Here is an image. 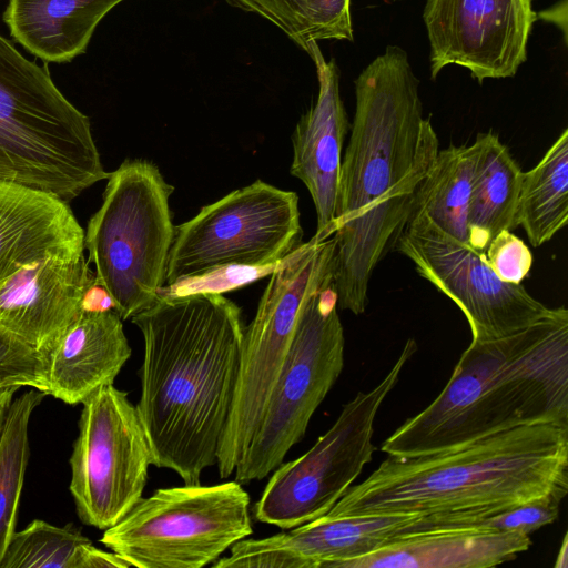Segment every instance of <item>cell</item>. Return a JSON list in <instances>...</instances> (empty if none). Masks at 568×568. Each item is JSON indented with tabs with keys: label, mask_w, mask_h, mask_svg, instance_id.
<instances>
[{
	"label": "cell",
	"mask_w": 568,
	"mask_h": 568,
	"mask_svg": "<svg viewBox=\"0 0 568 568\" xmlns=\"http://www.w3.org/2000/svg\"><path fill=\"white\" fill-rule=\"evenodd\" d=\"M354 84L334 220L333 286L338 306L361 315L373 272L407 224L439 140L423 116L418 79L402 48L388 45Z\"/></svg>",
	"instance_id": "6da1fadb"
},
{
	"label": "cell",
	"mask_w": 568,
	"mask_h": 568,
	"mask_svg": "<svg viewBox=\"0 0 568 568\" xmlns=\"http://www.w3.org/2000/svg\"><path fill=\"white\" fill-rule=\"evenodd\" d=\"M141 331V395L135 405L153 466L200 484L216 465L241 364V308L219 292L161 295L134 315Z\"/></svg>",
	"instance_id": "7a4b0ae2"
},
{
	"label": "cell",
	"mask_w": 568,
	"mask_h": 568,
	"mask_svg": "<svg viewBox=\"0 0 568 568\" xmlns=\"http://www.w3.org/2000/svg\"><path fill=\"white\" fill-rule=\"evenodd\" d=\"M568 491V426L517 427L462 447L388 456L327 511L335 516L419 514L460 520Z\"/></svg>",
	"instance_id": "3957f363"
},
{
	"label": "cell",
	"mask_w": 568,
	"mask_h": 568,
	"mask_svg": "<svg viewBox=\"0 0 568 568\" xmlns=\"http://www.w3.org/2000/svg\"><path fill=\"white\" fill-rule=\"evenodd\" d=\"M568 426V311L513 335L471 341L440 394L382 445L410 457L462 447L521 426Z\"/></svg>",
	"instance_id": "277c9868"
},
{
	"label": "cell",
	"mask_w": 568,
	"mask_h": 568,
	"mask_svg": "<svg viewBox=\"0 0 568 568\" xmlns=\"http://www.w3.org/2000/svg\"><path fill=\"white\" fill-rule=\"evenodd\" d=\"M108 175L89 118L0 33V181L69 202Z\"/></svg>",
	"instance_id": "5b68a950"
},
{
	"label": "cell",
	"mask_w": 568,
	"mask_h": 568,
	"mask_svg": "<svg viewBox=\"0 0 568 568\" xmlns=\"http://www.w3.org/2000/svg\"><path fill=\"white\" fill-rule=\"evenodd\" d=\"M106 179L102 204L88 222L84 248L95 284L125 321L152 306L165 286L175 233L169 205L174 187L142 159L123 161Z\"/></svg>",
	"instance_id": "8992f818"
},
{
	"label": "cell",
	"mask_w": 568,
	"mask_h": 568,
	"mask_svg": "<svg viewBox=\"0 0 568 568\" xmlns=\"http://www.w3.org/2000/svg\"><path fill=\"white\" fill-rule=\"evenodd\" d=\"M243 485L184 484L142 497L101 542L138 568H202L253 534Z\"/></svg>",
	"instance_id": "52a82bcc"
},
{
	"label": "cell",
	"mask_w": 568,
	"mask_h": 568,
	"mask_svg": "<svg viewBox=\"0 0 568 568\" xmlns=\"http://www.w3.org/2000/svg\"><path fill=\"white\" fill-rule=\"evenodd\" d=\"M335 254L333 235H314L272 271L255 316L244 327L236 394L217 454L221 478L234 474L253 438L304 305L333 285Z\"/></svg>",
	"instance_id": "ba28073f"
},
{
	"label": "cell",
	"mask_w": 568,
	"mask_h": 568,
	"mask_svg": "<svg viewBox=\"0 0 568 568\" xmlns=\"http://www.w3.org/2000/svg\"><path fill=\"white\" fill-rule=\"evenodd\" d=\"M302 237L297 194L257 180L175 226L165 285L223 268H274Z\"/></svg>",
	"instance_id": "9c48e42d"
},
{
	"label": "cell",
	"mask_w": 568,
	"mask_h": 568,
	"mask_svg": "<svg viewBox=\"0 0 568 568\" xmlns=\"http://www.w3.org/2000/svg\"><path fill=\"white\" fill-rule=\"evenodd\" d=\"M337 307L333 285L304 305L258 426L234 470L240 484L264 479L283 463L339 377L345 338Z\"/></svg>",
	"instance_id": "30bf717a"
},
{
	"label": "cell",
	"mask_w": 568,
	"mask_h": 568,
	"mask_svg": "<svg viewBox=\"0 0 568 568\" xmlns=\"http://www.w3.org/2000/svg\"><path fill=\"white\" fill-rule=\"evenodd\" d=\"M417 349L409 338L387 375L342 408L332 427L304 455L273 470L253 515L287 530L326 514L372 460L374 422L384 399Z\"/></svg>",
	"instance_id": "8fae6325"
},
{
	"label": "cell",
	"mask_w": 568,
	"mask_h": 568,
	"mask_svg": "<svg viewBox=\"0 0 568 568\" xmlns=\"http://www.w3.org/2000/svg\"><path fill=\"white\" fill-rule=\"evenodd\" d=\"M82 405L69 488L82 523L105 530L142 498L152 450L126 392L108 384Z\"/></svg>",
	"instance_id": "7c38bea8"
},
{
	"label": "cell",
	"mask_w": 568,
	"mask_h": 568,
	"mask_svg": "<svg viewBox=\"0 0 568 568\" xmlns=\"http://www.w3.org/2000/svg\"><path fill=\"white\" fill-rule=\"evenodd\" d=\"M395 246L415 271L464 313L471 341L513 335L550 314L521 284L501 281L484 253L439 230L425 214L412 213Z\"/></svg>",
	"instance_id": "4fadbf2b"
},
{
	"label": "cell",
	"mask_w": 568,
	"mask_h": 568,
	"mask_svg": "<svg viewBox=\"0 0 568 568\" xmlns=\"http://www.w3.org/2000/svg\"><path fill=\"white\" fill-rule=\"evenodd\" d=\"M423 19L432 79L455 64L481 83L517 73L537 14L532 0H426Z\"/></svg>",
	"instance_id": "5bb4252c"
},
{
	"label": "cell",
	"mask_w": 568,
	"mask_h": 568,
	"mask_svg": "<svg viewBox=\"0 0 568 568\" xmlns=\"http://www.w3.org/2000/svg\"><path fill=\"white\" fill-rule=\"evenodd\" d=\"M424 515H347L328 513L270 537L242 539L213 568H337L339 564L420 532Z\"/></svg>",
	"instance_id": "9a60e30c"
},
{
	"label": "cell",
	"mask_w": 568,
	"mask_h": 568,
	"mask_svg": "<svg viewBox=\"0 0 568 568\" xmlns=\"http://www.w3.org/2000/svg\"><path fill=\"white\" fill-rule=\"evenodd\" d=\"M94 273L84 255L48 257L22 267L0 290V332L42 354L82 314Z\"/></svg>",
	"instance_id": "2e32d148"
},
{
	"label": "cell",
	"mask_w": 568,
	"mask_h": 568,
	"mask_svg": "<svg viewBox=\"0 0 568 568\" xmlns=\"http://www.w3.org/2000/svg\"><path fill=\"white\" fill-rule=\"evenodd\" d=\"M305 52L316 68L318 94L296 123L290 173L310 192L317 217L315 236L325 240L334 234L342 150L349 124L335 60L324 58L317 41L308 42Z\"/></svg>",
	"instance_id": "e0dca14e"
},
{
	"label": "cell",
	"mask_w": 568,
	"mask_h": 568,
	"mask_svg": "<svg viewBox=\"0 0 568 568\" xmlns=\"http://www.w3.org/2000/svg\"><path fill=\"white\" fill-rule=\"evenodd\" d=\"M84 231L68 202L0 181V290L22 267L48 257L78 258Z\"/></svg>",
	"instance_id": "ac0fdd59"
},
{
	"label": "cell",
	"mask_w": 568,
	"mask_h": 568,
	"mask_svg": "<svg viewBox=\"0 0 568 568\" xmlns=\"http://www.w3.org/2000/svg\"><path fill=\"white\" fill-rule=\"evenodd\" d=\"M122 320L114 310L82 312L45 355L48 395L82 404L113 384L131 357Z\"/></svg>",
	"instance_id": "d6986e66"
},
{
	"label": "cell",
	"mask_w": 568,
	"mask_h": 568,
	"mask_svg": "<svg viewBox=\"0 0 568 568\" xmlns=\"http://www.w3.org/2000/svg\"><path fill=\"white\" fill-rule=\"evenodd\" d=\"M531 546L529 535L491 529H439L406 534L337 568H488Z\"/></svg>",
	"instance_id": "ffe728a7"
},
{
	"label": "cell",
	"mask_w": 568,
	"mask_h": 568,
	"mask_svg": "<svg viewBox=\"0 0 568 568\" xmlns=\"http://www.w3.org/2000/svg\"><path fill=\"white\" fill-rule=\"evenodd\" d=\"M124 0H8L2 19L13 41L45 63L87 51L102 19Z\"/></svg>",
	"instance_id": "44dd1931"
},
{
	"label": "cell",
	"mask_w": 568,
	"mask_h": 568,
	"mask_svg": "<svg viewBox=\"0 0 568 568\" xmlns=\"http://www.w3.org/2000/svg\"><path fill=\"white\" fill-rule=\"evenodd\" d=\"M475 141L478 153L467 215L468 245L484 253L498 232L518 226L524 172L496 133H479Z\"/></svg>",
	"instance_id": "7402d4cb"
},
{
	"label": "cell",
	"mask_w": 568,
	"mask_h": 568,
	"mask_svg": "<svg viewBox=\"0 0 568 568\" xmlns=\"http://www.w3.org/2000/svg\"><path fill=\"white\" fill-rule=\"evenodd\" d=\"M477 153L476 141L439 150L418 187L412 211L425 214L444 233L467 245V215Z\"/></svg>",
	"instance_id": "603a6c76"
},
{
	"label": "cell",
	"mask_w": 568,
	"mask_h": 568,
	"mask_svg": "<svg viewBox=\"0 0 568 568\" xmlns=\"http://www.w3.org/2000/svg\"><path fill=\"white\" fill-rule=\"evenodd\" d=\"M534 247L550 241L568 220V129L531 170L524 172L517 212Z\"/></svg>",
	"instance_id": "cb8c5ba5"
},
{
	"label": "cell",
	"mask_w": 568,
	"mask_h": 568,
	"mask_svg": "<svg viewBox=\"0 0 568 568\" xmlns=\"http://www.w3.org/2000/svg\"><path fill=\"white\" fill-rule=\"evenodd\" d=\"M129 568L114 551L94 547L72 524L64 527L34 519L14 532L0 568Z\"/></svg>",
	"instance_id": "d4e9b609"
},
{
	"label": "cell",
	"mask_w": 568,
	"mask_h": 568,
	"mask_svg": "<svg viewBox=\"0 0 568 568\" xmlns=\"http://www.w3.org/2000/svg\"><path fill=\"white\" fill-rule=\"evenodd\" d=\"M48 394L36 388L13 398L0 438V564L16 532L20 495L29 459V423Z\"/></svg>",
	"instance_id": "484cf974"
},
{
	"label": "cell",
	"mask_w": 568,
	"mask_h": 568,
	"mask_svg": "<svg viewBox=\"0 0 568 568\" xmlns=\"http://www.w3.org/2000/svg\"><path fill=\"white\" fill-rule=\"evenodd\" d=\"M230 6L258 16L291 39L302 50L316 41V0H223Z\"/></svg>",
	"instance_id": "4316f807"
},
{
	"label": "cell",
	"mask_w": 568,
	"mask_h": 568,
	"mask_svg": "<svg viewBox=\"0 0 568 568\" xmlns=\"http://www.w3.org/2000/svg\"><path fill=\"white\" fill-rule=\"evenodd\" d=\"M566 495V493H552L500 511L466 519L462 523L460 528L515 531L529 535L557 519L560 504Z\"/></svg>",
	"instance_id": "83f0119b"
},
{
	"label": "cell",
	"mask_w": 568,
	"mask_h": 568,
	"mask_svg": "<svg viewBox=\"0 0 568 568\" xmlns=\"http://www.w3.org/2000/svg\"><path fill=\"white\" fill-rule=\"evenodd\" d=\"M0 387H29L48 394L44 356L3 332H0Z\"/></svg>",
	"instance_id": "f1b7e54d"
},
{
	"label": "cell",
	"mask_w": 568,
	"mask_h": 568,
	"mask_svg": "<svg viewBox=\"0 0 568 568\" xmlns=\"http://www.w3.org/2000/svg\"><path fill=\"white\" fill-rule=\"evenodd\" d=\"M484 255L501 281L514 284H521L534 262L529 247L510 230L498 232L487 245Z\"/></svg>",
	"instance_id": "f546056e"
},
{
	"label": "cell",
	"mask_w": 568,
	"mask_h": 568,
	"mask_svg": "<svg viewBox=\"0 0 568 568\" xmlns=\"http://www.w3.org/2000/svg\"><path fill=\"white\" fill-rule=\"evenodd\" d=\"M351 0H316L315 39L354 40Z\"/></svg>",
	"instance_id": "4dcf8cb0"
},
{
	"label": "cell",
	"mask_w": 568,
	"mask_h": 568,
	"mask_svg": "<svg viewBox=\"0 0 568 568\" xmlns=\"http://www.w3.org/2000/svg\"><path fill=\"white\" fill-rule=\"evenodd\" d=\"M83 312H105L114 310L113 302L108 292L100 285L91 284L84 292L81 300Z\"/></svg>",
	"instance_id": "1f68e13d"
},
{
	"label": "cell",
	"mask_w": 568,
	"mask_h": 568,
	"mask_svg": "<svg viewBox=\"0 0 568 568\" xmlns=\"http://www.w3.org/2000/svg\"><path fill=\"white\" fill-rule=\"evenodd\" d=\"M19 387H0V438L3 432L9 407Z\"/></svg>",
	"instance_id": "d6a6232c"
},
{
	"label": "cell",
	"mask_w": 568,
	"mask_h": 568,
	"mask_svg": "<svg viewBox=\"0 0 568 568\" xmlns=\"http://www.w3.org/2000/svg\"><path fill=\"white\" fill-rule=\"evenodd\" d=\"M567 559H568V554H567V535H565L562 544H561V547H560V550H559V554H558V557H557V560H556V564H555V567H557V568L558 567L559 568L567 567Z\"/></svg>",
	"instance_id": "836d02e7"
},
{
	"label": "cell",
	"mask_w": 568,
	"mask_h": 568,
	"mask_svg": "<svg viewBox=\"0 0 568 568\" xmlns=\"http://www.w3.org/2000/svg\"><path fill=\"white\" fill-rule=\"evenodd\" d=\"M394 1H397V0H394Z\"/></svg>",
	"instance_id": "e575fe53"
}]
</instances>
